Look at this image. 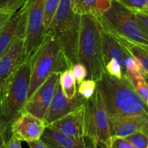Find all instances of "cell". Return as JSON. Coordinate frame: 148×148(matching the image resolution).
Instances as JSON below:
<instances>
[{
	"instance_id": "cell-14",
	"label": "cell",
	"mask_w": 148,
	"mask_h": 148,
	"mask_svg": "<svg viewBox=\"0 0 148 148\" xmlns=\"http://www.w3.org/2000/svg\"><path fill=\"white\" fill-rule=\"evenodd\" d=\"M85 101L86 100L82 98L77 92L74 98L71 99L66 98L62 91L59 82L51 103L43 119L46 127L50 125L53 121L62 118L70 111H73L82 105Z\"/></svg>"
},
{
	"instance_id": "cell-25",
	"label": "cell",
	"mask_w": 148,
	"mask_h": 148,
	"mask_svg": "<svg viewBox=\"0 0 148 148\" xmlns=\"http://www.w3.org/2000/svg\"><path fill=\"white\" fill-rule=\"evenodd\" d=\"M134 19L145 34L148 36V11L145 10H132Z\"/></svg>"
},
{
	"instance_id": "cell-17",
	"label": "cell",
	"mask_w": 148,
	"mask_h": 148,
	"mask_svg": "<svg viewBox=\"0 0 148 148\" xmlns=\"http://www.w3.org/2000/svg\"><path fill=\"white\" fill-rule=\"evenodd\" d=\"M112 0H71L72 10L75 14L101 15L111 5Z\"/></svg>"
},
{
	"instance_id": "cell-12",
	"label": "cell",
	"mask_w": 148,
	"mask_h": 148,
	"mask_svg": "<svg viewBox=\"0 0 148 148\" xmlns=\"http://www.w3.org/2000/svg\"><path fill=\"white\" fill-rule=\"evenodd\" d=\"M25 61V38H17L0 56V85L1 86Z\"/></svg>"
},
{
	"instance_id": "cell-7",
	"label": "cell",
	"mask_w": 148,
	"mask_h": 148,
	"mask_svg": "<svg viewBox=\"0 0 148 148\" xmlns=\"http://www.w3.org/2000/svg\"><path fill=\"white\" fill-rule=\"evenodd\" d=\"M25 33L26 60H30L44 39L43 6L45 0H28Z\"/></svg>"
},
{
	"instance_id": "cell-27",
	"label": "cell",
	"mask_w": 148,
	"mask_h": 148,
	"mask_svg": "<svg viewBox=\"0 0 148 148\" xmlns=\"http://www.w3.org/2000/svg\"><path fill=\"white\" fill-rule=\"evenodd\" d=\"M71 71L76 80L77 83L79 85L81 82L86 79L87 75H88V72L85 68V66L83 64L80 63L75 64L71 67Z\"/></svg>"
},
{
	"instance_id": "cell-32",
	"label": "cell",
	"mask_w": 148,
	"mask_h": 148,
	"mask_svg": "<svg viewBox=\"0 0 148 148\" xmlns=\"http://www.w3.org/2000/svg\"><path fill=\"white\" fill-rule=\"evenodd\" d=\"M6 145V140L4 134L0 132V148H4Z\"/></svg>"
},
{
	"instance_id": "cell-28",
	"label": "cell",
	"mask_w": 148,
	"mask_h": 148,
	"mask_svg": "<svg viewBox=\"0 0 148 148\" xmlns=\"http://www.w3.org/2000/svg\"><path fill=\"white\" fill-rule=\"evenodd\" d=\"M107 148H136L128 141L121 137H111V142Z\"/></svg>"
},
{
	"instance_id": "cell-10",
	"label": "cell",
	"mask_w": 148,
	"mask_h": 148,
	"mask_svg": "<svg viewBox=\"0 0 148 148\" xmlns=\"http://www.w3.org/2000/svg\"><path fill=\"white\" fill-rule=\"evenodd\" d=\"M29 1L25 0L21 7L13 13L0 32V56L17 38H25Z\"/></svg>"
},
{
	"instance_id": "cell-5",
	"label": "cell",
	"mask_w": 148,
	"mask_h": 148,
	"mask_svg": "<svg viewBox=\"0 0 148 148\" xmlns=\"http://www.w3.org/2000/svg\"><path fill=\"white\" fill-rule=\"evenodd\" d=\"M107 27L114 33L132 41L148 46V36L140 28L132 10L112 0L108 10L100 15Z\"/></svg>"
},
{
	"instance_id": "cell-6",
	"label": "cell",
	"mask_w": 148,
	"mask_h": 148,
	"mask_svg": "<svg viewBox=\"0 0 148 148\" xmlns=\"http://www.w3.org/2000/svg\"><path fill=\"white\" fill-rule=\"evenodd\" d=\"M48 127L77 138L92 139V121L89 100L53 121Z\"/></svg>"
},
{
	"instance_id": "cell-29",
	"label": "cell",
	"mask_w": 148,
	"mask_h": 148,
	"mask_svg": "<svg viewBox=\"0 0 148 148\" xmlns=\"http://www.w3.org/2000/svg\"><path fill=\"white\" fill-rule=\"evenodd\" d=\"M4 148H22L21 142L16 139L15 137L11 136L8 141L6 142Z\"/></svg>"
},
{
	"instance_id": "cell-19",
	"label": "cell",
	"mask_w": 148,
	"mask_h": 148,
	"mask_svg": "<svg viewBox=\"0 0 148 148\" xmlns=\"http://www.w3.org/2000/svg\"><path fill=\"white\" fill-rule=\"evenodd\" d=\"M59 82L65 96L69 99L74 98L77 93L76 80L71 69H66L60 74Z\"/></svg>"
},
{
	"instance_id": "cell-30",
	"label": "cell",
	"mask_w": 148,
	"mask_h": 148,
	"mask_svg": "<svg viewBox=\"0 0 148 148\" xmlns=\"http://www.w3.org/2000/svg\"><path fill=\"white\" fill-rule=\"evenodd\" d=\"M30 148H51L49 145L43 143L40 139L36 140V141L28 142L27 143Z\"/></svg>"
},
{
	"instance_id": "cell-18",
	"label": "cell",
	"mask_w": 148,
	"mask_h": 148,
	"mask_svg": "<svg viewBox=\"0 0 148 148\" xmlns=\"http://www.w3.org/2000/svg\"><path fill=\"white\" fill-rule=\"evenodd\" d=\"M98 17H99L100 20H101V21L103 23V24L107 27L106 25L104 23V22L103 21L102 19L101 18L100 15H98ZM107 28H108V30L116 36V38L118 39L119 41L121 43L123 47H124V49H125V50L127 51V53H128L130 56L134 57V59H137V60L140 62V64H141L142 66H143V68H144L145 70L148 71V46H143V45L140 44V43H136V42L132 41V40H130V39L127 38L123 37V36L114 33V31L110 30L108 27H107Z\"/></svg>"
},
{
	"instance_id": "cell-3",
	"label": "cell",
	"mask_w": 148,
	"mask_h": 148,
	"mask_svg": "<svg viewBox=\"0 0 148 148\" xmlns=\"http://www.w3.org/2000/svg\"><path fill=\"white\" fill-rule=\"evenodd\" d=\"M30 63L27 99L52 73L61 74L72 67L65 57L59 40L55 36L49 34L45 36L43 42L30 59Z\"/></svg>"
},
{
	"instance_id": "cell-16",
	"label": "cell",
	"mask_w": 148,
	"mask_h": 148,
	"mask_svg": "<svg viewBox=\"0 0 148 148\" xmlns=\"http://www.w3.org/2000/svg\"><path fill=\"white\" fill-rule=\"evenodd\" d=\"M78 15L72 11L71 0H60L59 7L46 35L56 36L69 27Z\"/></svg>"
},
{
	"instance_id": "cell-2",
	"label": "cell",
	"mask_w": 148,
	"mask_h": 148,
	"mask_svg": "<svg viewBox=\"0 0 148 148\" xmlns=\"http://www.w3.org/2000/svg\"><path fill=\"white\" fill-rule=\"evenodd\" d=\"M30 60H26L4 82L0 90V132L6 142L11 137V125L27 99Z\"/></svg>"
},
{
	"instance_id": "cell-24",
	"label": "cell",
	"mask_w": 148,
	"mask_h": 148,
	"mask_svg": "<svg viewBox=\"0 0 148 148\" xmlns=\"http://www.w3.org/2000/svg\"><path fill=\"white\" fill-rule=\"evenodd\" d=\"M25 0H0V12L13 14L23 6Z\"/></svg>"
},
{
	"instance_id": "cell-26",
	"label": "cell",
	"mask_w": 148,
	"mask_h": 148,
	"mask_svg": "<svg viewBox=\"0 0 148 148\" xmlns=\"http://www.w3.org/2000/svg\"><path fill=\"white\" fill-rule=\"evenodd\" d=\"M130 10L148 11V0H116Z\"/></svg>"
},
{
	"instance_id": "cell-9",
	"label": "cell",
	"mask_w": 148,
	"mask_h": 148,
	"mask_svg": "<svg viewBox=\"0 0 148 148\" xmlns=\"http://www.w3.org/2000/svg\"><path fill=\"white\" fill-rule=\"evenodd\" d=\"M92 121V140L98 147L107 148L111 142L109 119L100 94L95 90L89 99Z\"/></svg>"
},
{
	"instance_id": "cell-22",
	"label": "cell",
	"mask_w": 148,
	"mask_h": 148,
	"mask_svg": "<svg viewBox=\"0 0 148 148\" xmlns=\"http://www.w3.org/2000/svg\"><path fill=\"white\" fill-rule=\"evenodd\" d=\"M96 90V82L93 79H86L81 82L77 92L85 100H89Z\"/></svg>"
},
{
	"instance_id": "cell-23",
	"label": "cell",
	"mask_w": 148,
	"mask_h": 148,
	"mask_svg": "<svg viewBox=\"0 0 148 148\" xmlns=\"http://www.w3.org/2000/svg\"><path fill=\"white\" fill-rule=\"evenodd\" d=\"M148 133L137 132L132 134L124 137L127 141L136 148H148Z\"/></svg>"
},
{
	"instance_id": "cell-1",
	"label": "cell",
	"mask_w": 148,
	"mask_h": 148,
	"mask_svg": "<svg viewBox=\"0 0 148 148\" xmlns=\"http://www.w3.org/2000/svg\"><path fill=\"white\" fill-rule=\"evenodd\" d=\"M96 82L108 117L128 115H147L145 103L126 77L117 78L104 72Z\"/></svg>"
},
{
	"instance_id": "cell-4",
	"label": "cell",
	"mask_w": 148,
	"mask_h": 148,
	"mask_svg": "<svg viewBox=\"0 0 148 148\" xmlns=\"http://www.w3.org/2000/svg\"><path fill=\"white\" fill-rule=\"evenodd\" d=\"M78 63L86 68V79L97 81L105 72L101 51V27L97 17L92 14L80 15Z\"/></svg>"
},
{
	"instance_id": "cell-20",
	"label": "cell",
	"mask_w": 148,
	"mask_h": 148,
	"mask_svg": "<svg viewBox=\"0 0 148 148\" xmlns=\"http://www.w3.org/2000/svg\"><path fill=\"white\" fill-rule=\"evenodd\" d=\"M130 82L132 86L136 91L139 96L147 104L148 101V85L146 78H145L140 74H135L132 75H127L125 77Z\"/></svg>"
},
{
	"instance_id": "cell-8",
	"label": "cell",
	"mask_w": 148,
	"mask_h": 148,
	"mask_svg": "<svg viewBox=\"0 0 148 148\" xmlns=\"http://www.w3.org/2000/svg\"><path fill=\"white\" fill-rule=\"evenodd\" d=\"M59 73H52L27 100L20 113H30L43 120L56 92Z\"/></svg>"
},
{
	"instance_id": "cell-31",
	"label": "cell",
	"mask_w": 148,
	"mask_h": 148,
	"mask_svg": "<svg viewBox=\"0 0 148 148\" xmlns=\"http://www.w3.org/2000/svg\"><path fill=\"white\" fill-rule=\"evenodd\" d=\"M12 14H10V13L0 12V32Z\"/></svg>"
},
{
	"instance_id": "cell-21",
	"label": "cell",
	"mask_w": 148,
	"mask_h": 148,
	"mask_svg": "<svg viewBox=\"0 0 148 148\" xmlns=\"http://www.w3.org/2000/svg\"><path fill=\"white\" fill-rule=\"evenodd\" d=\"M60 0H45L43 6V24H44L45 34L47 32L51 23L54 17Z\"/></svg>"
},
{
	"instance_id": "cell-11",
	"label": "cell",
	"mask_w": 148,
	"mask_h": 148,
	"mask_svg": "<svg viewBox=\"0 0 148 148\" xmlns=\"http://www.w3.org/2000/svg\"><path fill=\"white\" fill-rule=\"evenodd\" d=\"M46 125L44 121L30 113H20L11 125V134L20 142H32L41 137Z\"/></svg>"
},
{
	"instance_id": "cell-15",
	"label": "cell",
	"mask_w": 148,
	"mask_h": 148,
	"mask_svg": "<svg viewBox=\"0 0 148 148\" xmlns=\"http://www.w3.org/2000/svg\"><path fill=\"white\" fill-rule=\"evenodd\" d=\"M40 140L51 148H98L90 137L77 138L46 127Z\"/></svg>"
},
{
	"instance_id": "cell-13",
	"label": "cell",
	"mask_w": 148,
	"mask_h": 148,
	"mask_svg": "<svg viewBox=\"0 0 148 148\" xmlns=\"http://www.w3.org/2000/svg\"><path fill=\"white\" fill-rule=\"evenodd\" d=\"M111 137L124 138L137 132L148 133L147 115L108 117Z\"/></svg>"
},
{
	"instance_id": "cell-33",
	"label": "cell",
	"mask_w": 148,
	"mask_h": 148,
	"mask_svg": "<svg viewBox=\"0 0 148 148\" xmlns=\"http://www.w3.org/2000/svg\"><path fill=\"white\" fill-rule=\"evenodd\" d=\"M0 90H1V85H0Z\"/></svg>"
}]
</instances>
